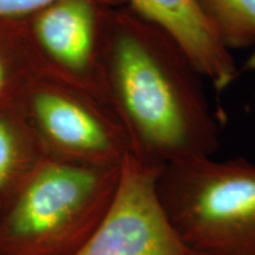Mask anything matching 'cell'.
<instances>
[{
    "mask_svg": "<svg viewBox=\"0 0 255 255\" xmlns=\"http://www.w3.org/2000/svg\"><path fill=\"white\" fill-rule=\"evenodd\" d=\"M200 72L163 31L128 5L111 7L105 28L107 103L126 130L131 156L158 171L212 157L220 132Z\"/></svg>",
    "mask_w": 255,
    "mask_h": 255,
    "instance_id": "obj_1",
    "label": "cell"
},
{
    "mask_svg": "<svg viewBox=\"0 0 255 255\" xmlns=\"http://www.w3.org/2000/svg\"><path fill=\"white\" fill-rule=\"evenodd\" d=\"M120 168L43 158L0 207V255H75L109 212Z\"/></svg>",
    "mask_w": 255,
    "mask_h": 255,
    "instance_id": "obj_2",
    "label": "cell"
},
{
    "mask_svg": "<svg viewBox=\"0 0 255 255\" xmlns=\"http://www.w3.org/2000/svg\"><path fill=\"white\" fill-rule=\"evenodd\" d=\"M165 215L194 255H255V164L183 159L155 178Z\"/></svg>",
    "mask_w": 255,
    "mask_h": 255,
    "instance_id": "obj_3",
    "label": "cell"
},
{
    "mask_svg": "<svg viewBox=\"0 0 255 255\" xmlns=\"http://www.w3.org/2000/svg\"><path fill=\"white\" fill-rule=\"evenodd\" d=\"M24 100L21 110L46 158L120 168L131 146L114 110L90 92L52 77Z\"/></svg>",
    "mask_w": 255,
    "mask_h": 255,
    "instance_id": "obj_4",
    "label": "cell"
},
{
    "mask_svg": "<svg viewBox=\"0 0 255 255\" xmlns=\"http://www.w3.org/2000/svg\"><path fill=\"white\" fill-rule=\"evenodd\" d=\"M156 175L128 156L109 212L75 255H193L159 203Z\"/></svg>",
    "mask_w": 255,
    "mask_h": 255,
    "instance_id": "obj_5",
    "label": "cell"
},
{
    "mask_svg": "<svg viewBox=\"0 0 255 255\" xmlns=\"http://www.w3.org/2000/svg\"><path fill=\"white\" fill-rule=\"evenodd\" d=\"M111 7L101 0H56L37 12L33 24L38 45L60 73L57 79L104 103L103 52Z\"/></svg>",
    "mask_w": 255,
    "mask_h": 255,
    "instance_id": "obj_6",
    "label": "cell"
},
{
    "mask_svg": "<svg viewBox=\"0 0 255 255\" xmlns=\"http://www.w3.org/2000/svg\"><path fill=\"white\" fill-rule=\"evenodd\" d=\"M175 41L203 78L218 91L228 88L239 72L197 0H120Z\"/></svg>",
    "mask_w": 255,
    "mask_h": 255,
    "instance_id": "obj_7",
    "label": "cell"
},
{
    "mask_svg": "<svg viewBox=\"0 0 255 255\" xmlns=\"http://www.w3.org/2000/svg\"><path fill=\"white\" fill-rule=\"evenodd\" d=\"M45 158L21 109L0 105V207Z\"/></svg>",
    "mask_w": 255,
    "mask_h": 255,
    "instance_id": "obj_8",
    "label": "cell"
},
{
    "mask_svg": "<svg viewBox=\"0 0 255 255\" xmlns=\"http://www.w3.org/2000/svg\"><path fill=\"white\" fill-rule=\"evenodd\" d=\"M229 50L255 44V0H197Z\"/></svg>",
    "mask_w": 255,
    "mask_h": 255,
    "instance_id": "obj_9",
    "label": "cell"
},
{
    "mask_svg": "<svg viewBox=\"0 0 255 255\" xmlns=\"http://www.w3.org/2000/svg\"><path fill=\"white\" fill-rule=\"evenodd\" d=\"M56 0H0V17L37 13ZM113 6L123 5L120 0H101Z\"/></svg>",
    "mask_w": 255,
    "mask_h": 255,
    "instance_id": "obj_10",
    "label": "cell"
},
{
    "mask_svg": "<svg viewBox=\"0 0 255 255\" xmlns=\"http://www.w3.org/2000/svg\"><path fill=\"white\" fill-rule=\"evenodd\" d=\"M244 70H246V71H255V51L252 53L250 58L246 60L244 65Z\"/></svg>",
    "mask_w": 255,
    "mask_h": 255,
    "instance_id": "obj_11",
    "label": "cell"
},
{
    "mask_svg": "<svg viewBox=\"0 0 255 255\" xmlns=\"http://www.w3.org/2000/svg\"><path fill=\"white\" fill-rule=\"evenodd\" d=\"M193 255H194V254H193Z\"/></svg>",
    "mask_w": 255,
    "mask_h": 255,
    "instance_id": "obj_12",
    "label": "cell"
}]
</instances>
